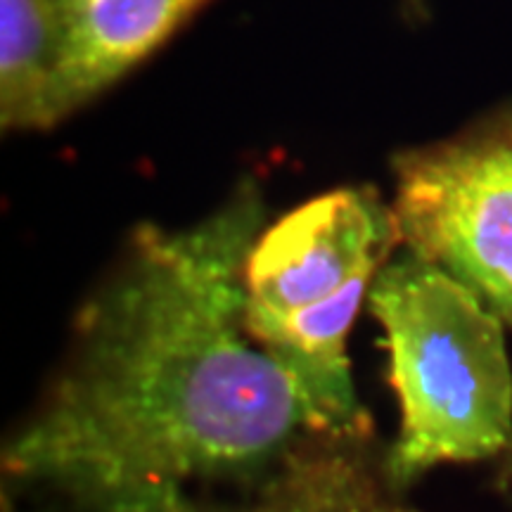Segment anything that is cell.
Listing matches in <instances>:
<instances>
[{"label":"cell","instance_id":"cell-1","mask_svg":"<svg viewBox=\"0 0 512 512\" xmlns=\"http://www.w3.org/2000/svg\"><path fill=\"white\" fill-rule=\"evenodd\" d=\"M264 228L252 185L192 226L138 228L76 316L46 401L5 444V477L112 512L192 482H256L328 437L245 328V266Z\"/></svg>","mask_w":512,"mask_h":512},{"label":"cell","instance_id":"cell-2","mask_svg":"<svg viewBox=\"0 0 512 512\" xmlns=\"http://www.w3.org/2000/svg\"><path fill=\"white\" fill-rule=\"evenodd\" d=\"M396 247L392 204L375 190L339 188L266 226L249 252L245 328L299 384L328 437H373L347 335Z\"/></svg>","mask_w":512,"mask_h":512},{"label":"cell","instance_id":"cell-3","mask_svg":"<svg viewBox=\"0 0 512 512\" xmlns=\"http://www.w3.org/2000/svg\"><path fill=\"white\" fill-rule=\"evenodd\" d=\"M368 304L389 349L399 437L384 453L392 489L448 463L494 458L512 444V368L503 318L470 287L408 252L387 261Z\"/></svg>","mask_w":512,"mask_h":512},{"label":"cell","instance_id":"cell-4","mask_svg":"<svg viewBox=\"0 0 512 512\" xmlns=\"http://www.w3.org/2000/svg\"><path fill=\"white\" fill-rule=\"evenodd\" d=\"M401 247L477 292L512 325V114L394 159Z\"/></svg>","mask_w":512,"mask_h":512},{"label":"cell","instance_id":"cell-5","mask_svg":"<svg viewBox=\"0 0 512 512\" xmlns=\"http://www.w3.org/2000/svg\"><path fill=\"white\" fill-rule=\"evenodd\" d=\"M57 31L53 121L155 53L207 0H48Z\"/></svg>","mask_w":512,"mask_h":512},{"label":"cell","instance_id":"cell-6","mask_svg":"<svg viewBox=\"0 0 512 512\" xmlns=\"http://www.w3.org/2000/svg\"><path fill=\"white\" fill-rule=\"evenodd\" d=\"M370 439L313 437L256 479L240 503L197 501L171 489L112 512H415L396 498L368 453Z\"/></svg>","mask_w":512,"mask_h":512},{"label":"cell","instance_id":"cell-7","mask_svg":"<svg viewBox=\"0 0 512 512\" xmlns=\"http://www.w3.org/2000/svg\"><path fill=\"white\" fill-rule=\"evenodd\" d=\"M57 31L48 0H0V121L43 131L53 121Z\"/></svg>","mask_w":512,"mask_h":512},{"label":"cell","instance_id":"cell-8","mask_svg":"<svg viewBox=\"0 0 512 512\" xmlns=\"http://www.w3.org/2000/svg\"><path fill=\"white\" fill-rule=\"evenodd\" d=\"M510 484H512V470H510Z\"/></svg>","mask_w":512,"mask_h":512}]
</instances>
